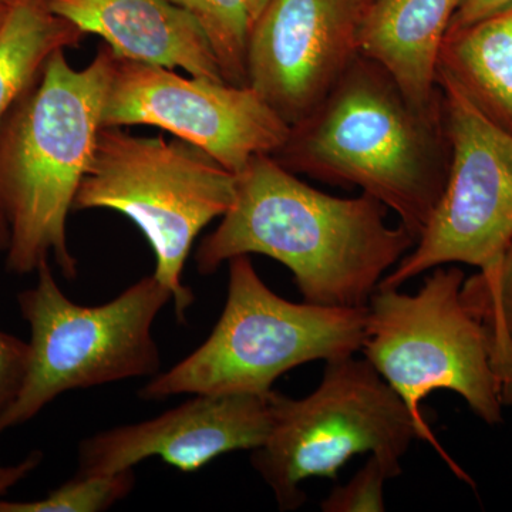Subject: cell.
Listing matches in <instances>:
<instances>
[{"label":"cell","instance_id":"7","mask_svg":"<svg viewBox=\"0 0 512 512\" xmlns=\"http://www.w3.org/2000/svg\"><path fill=\"white\" fill-rule=\"evenodd\" d=\"M36 272V285L18 295L30 329L28 372L0 433L32 420L60 394L161 372L153 325L173 293L156 276L103 305L83 306L64 295L50 261Z\"/></svg>","mask_w":512,"mask_h":512},{"label":"cell","instance_id":"11","mask_svg":"<svg viewBox=\"0 0 512 512\" xmlns=\"http://www.w3.org/2000/svg\"><path fill=\"white\" fill-rule=\"evenodd\" d=\"M365 0H271L249 30L247 79L289 124L318 109L357 56Z\"/></svg>","mask_w":512,"mask_h":512},{"label":"cell","instance_id":"1","mask_svg":"<svg viewBox=\"0 0 512 512\" xmlns=\"http://www.w3.org/2000/svg\"><path fill=\"white\" fill-rule=\"evenodd\" d=\"M389 211L367 194L340 198L316 190L271 156L237 175L234 204L195 252L201 275L229 259L264 255L285 265L303 302L366 308L384 276L416 245Z\"/></svg>","mask_w":512,"mask_h":512},{"label":"cell","instance_id":"5","mask_svg":"<svg viewBox=\"0 0 512 512\" xmlns=\"http://www.w3.org/2000/svg\"><path fill=\"white\" fill-rule=\"evenodd\" d=\"M235 195L237 174L194 144L101 127L73 211H116L137 225L156 256L153 275L173 293L175 315L184 320L195 301L183 282L185 262Z\"/></svg>","mask_w":512,"mask_h":512},{"label":"cell","instance_id":"25","mask_svg":"<svg viewBox=\"0 0 512 512\" xmlns=\"http://www.w3.org/2000/svg\"><path fill=\"white\" fill-rule=\"evenodd\" d=\"M500 400L503 407H512V377L500 383Z\"/></svg>","mask_w":512,"mask_h":512},{"label":"cell","instance_id":"19","mask_svg":"<svg viewBox=\"0 0 512 512\" xmlns=\"http://www.w3.org/2000/svg\"><path fill=\"white\" fill-rule=\"evenodd\" d=\"M133 468L113 474H74L73 478L35 501L0 500V512H100L133 491Z\"/></svg>","mask_w":512,"mask_h":512},{"label":"cell","instance_id":"17","mask_svg":"<svg viewBox=\"0 0 512 512\" xmlns=\"http://www.w3.org/2000/svg\"><path fill=\"white\" fill-rule=\"evenodd\" d=\"M461 298L483 329L498 382L512 377V241L493 268L464 281Z\"/></svg>","mask_w":512,"mask_h":512},{"label":"cell","instance_id":"24","mask_svg":"<svg viewBox=\"0 0 512 512\" xmlns=\"http://www.w3.org/2000/svg\"><path fill=\"white\" fill-rule=\"evenodd\" d=\"M269 2H271V0H245V5H247L249 26L254 25L256 19L261 16V13L264 12L266 6L269 5Z\"/></svg>","mask_w":512,"mask_h":512},{"label":"cell","instance_id":"12","mask_svg":"<svg viewBox=\"0 0 512 512\" xmlns=\"http://www.w3.org/2000/svg\"><path fill=\"white\" fill-rule=\"evenodd\" d=\"M271 393L192 394L153 419L100 431L80 443L77 473H119L151 457L195 473L222 454L255 450L271 430Z\"/></svg>","mask_w":512,"mask_h":512},{"label":"cell","instance_id":"23","mask_svg":"<svg viewBox=\"0 0 512 512\" xmlns=\"http://www.w3.org/2000/svg\"><path fill=\"white\" fill-rule=\"evenodd\" d=\"M42 461V451L35 450L18 464H13V466H3V464H0V495L8 493L10 488L25 480L29 474H32L40 466Z\"/></svg>","mask_w":512,"mask_h":512},{"label":"cell","instance_id":"20","mask_svg":"<svg viewBox=\"0 0 512 512\" xmlns=\"http://www.w3.org/2000/svg\"><path fill=\"white\" fill-rule=\"evenodd\" d=\"M393 478L387 467L375 456L345 485H336L320 504L325 512H383L384 484Z\"/></svg>","mask_w":512,"mask_h":512},{"label":"cell","instance_id":"14","mask_svg":"<svg viewBox=\"0 0 512 512\" xmlns=\"http://www.w3.org/2000/svg\"><path fill=\"white\" fill-rule=\"evenodd\" d=\"M461 0H369L357 26V55L382 67L414 109L441 119V47Z\"/></svg>","mask_w":512,"mask_h":512},{"label":"cell","instance_id":"16","mask_svg":"<svg viewBox=\"0 0 512 512\" xmlns=\"http://www.w3.org/2000/svg\"><path fill=\"white\" fill-rule=\"evenodd\" d=\"M82 30L46 8L43 0H16L0 33V123L15 101L35 82L57 50L82 45ZM9 247V231L0 217V254Z\"/></svg>","mask_w":512,"mask_h":512},{"label":"cell","instance_id":"22","mask_svg":"<svg viewBox=\"0 0 512 512\" xmlns=\"http://www.w3.org/2000/svg\"><path fill=\"white\" fill-rule=\"evenodd\" d=\"M512 8V0H461L448 30L464 28Z\"/></svg>","mask_w":512,"mask_h":512},{"label":"cell","instance_id":"21","mask_svg":"<svg viewBox=\"0 0 512 512\" xmlns=\"http://www.w3.org/2000/svg\"><path fill=\"white\" fill-rule=\"evenodd\" d=\"M29 355V342L0 330V423L22 390Z\"/></svg>","mask_w":512,"mask_h":512},{"label":"cell","instance_id":"15","mask_svg":"<svg viewBox=\"0 0 512 512\" xmlns=\"http://www.w3.org/2000/svg\"><path fill=\"white\" fill-rule=\"evenodd\" d=\"M439 73L488 120L512 134V8L448 30Z\"/></svg>","mask_w":512,"mask_h":512},{"label":"cell","instance_id":"27","mask_svg":"<svg viewBox=\"0 0 512 512\" xmlns=\"http://www.w3.org/2000/svg\"><path fill=\"white\" fill-rule=\"evenodd\" d=\"M0 2L15 3L16 0H0Z\"/></svg>","mask_w":512,"mask_h":512},{"label":"cell","instance_id":"10","mask_svg":"<svg viewBox=\"0 0 512 512\" xmlns=\"http://www.w3.org/2000/svg\"><path fill=\"white\" fill-rule=\"evenodd\" d=\"M103 127L153 126L194 144L239 174L284 146L291 126L252 87L184 77L116 55Z\"/></svg>","mask_w":512,"mask_h":512},{"label":"cell","instance_id":"8","mask_svg":"<svg viewBox=\"0 0 512 512\" xmlns=\"http://www.w3.org/2000/svg\"><path fill=\"white\" fill-rule=\"evenodd\" d=\"M431 271L414 295L376 289L366 306L362 352L409 407L423 440L463 477L434 439L421 403L436 390H450L488 426L503 423L504 407L483 329L461 298L463 269Z\"/></svg>","mask_w":512,"mask_h":512},{"label":"cell","instance_id":"26","mask_svg":"<svg viewBox=\"0 0 512 512\" xmlns=\"http://www.w3.org/2000/svg\"><path fill=\"white\" fill-rule=\"evenodd\" d=\"M12 5L13 3L0 2V33H2L3 28H5V23L6 20H8Z\"/></svg>","mask_w":512,"mask_h":512},{"label":"cell","instance_id":"13","mask_svg":"<svg viewBox=\"0 0 512 512\" xmlns=\"http://www.w3.org/2000/svg\"><path fill=\"white\" fill-rule=\"evenodd\" d=\"M46 8L100 36L117 56L225 82L210 40L170 0H43Z\"/></svg>","mask_w":512,"mask_h":512},{"label":"cell","instance_id":"9","mask_svg":"<svg viewBox=\"0 0 512 512\" xmlns=\"http://www.w3.org/2000/svg\"><path fill=\"white\" fill-rule=\"evenodd\" d=\"M448 143L446 184L429 224L379 288L400 289L441 265L493 268L512 241V134L437 74Z\"/></svg>","mask_w":512,"mask_h":512},{"label":"cell","instance_id":"4","mask_svg":"<svg viewBox=\"0 0 512 512\" xmlns=\"http://www.w3.org/2000/svg\"><path fill=\"white\" fill-rule=\"evenodd\" d=\"M227 301L210 336L190 356L141 387L140 397L268 394L289 370L315 360L356 355L365 340L366 308H328L276 295L248 255L229 259Z\"/></svg>","mask_w":512,"mask_h":512},{"label":"cell","instance_id":"2","mask_svg":"<svg viewBox=\"0 0 512 512\" xmlns=\"http://www.w3.org/2000/svg\"><path fill=\"white\" fill-rule=\"evenodd\" d=\"M114 60L103 46L74 69L57 50L0 123V217L12 274H32L53 258L64 278L76 279L67 218L103 127Z\"/></svg>","mask_w":512,"mask_h":512},{"label":"cell","instance_id":"18","mask_svg":"<svg viewBox=\"0 0 512 512\" xmlns=\"http://www.w3.org/2000/svg\"><path fill=\"white\" fill-rule=\"evenodd\" d=\"M200 23L229 84L248 86L249 19L245 0H170Z\"/></svg>","mask_w":512,"mask_h":512},{"label":"cell","instance_id":"6","mask_svg":"<svg viewBox=\"0 0 512 512\" xmlns=\"http://www.w3.org/2000/svg\"><path fill=\"white\" fill-rule=\"evenodd\" d=\"M271 430L251 463L281 511L306 503L302 484L336 478L353 456L379 458L393 478L421 431L402 397L375 366L355 355L326 362L318 389L303 399L271 393Z\"/></svg>","mask_w":512,"mask_h":512},{"label":"cell","instance_id":"3","mask_svg":"<svg viewBox=\"0 0 512 512\" xmlns=\"http://www.w3.org/2000/svg\"><path fill=\"white\" fill-rule=\"evenodd\" d=\"M271 157L293 174L360 188L419 241L446 184L448 143L443 117L414 109L382 67L357 55Z\"/></svg>","mask_w":512,"mask_h":512},{"label":"cell","instance_id":"28","mask_svg":"<svg viewBox=\"0 0 512 512\" xmlns=\"http://www.w3.org/2000/svg\"><path fill=\"white\" fill-rule=\"evenodd\" d=\"M369 2V0H365V3Z\"/></svg>","mask_w":512,"mask_h":512}]
</instances>
